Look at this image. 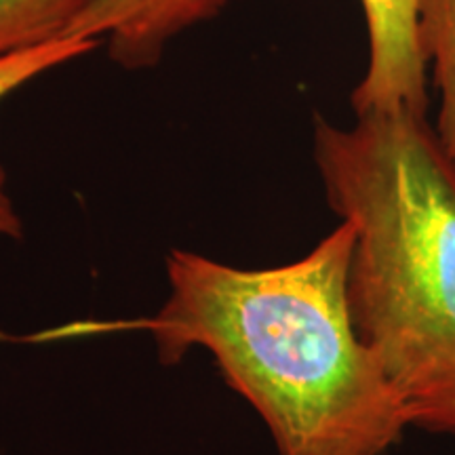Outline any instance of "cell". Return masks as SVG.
Segmentation results:
<instances>
[{
  "instance_id": "obj_3",
  "label": "cell",
  "mask_w": 455,
  "mask_h": 455,
  "mask_svg": "<svg viewBox=\"0 0 455 455\" xmlns=\"http://www.w3.org/2000/svg\"><path fill=\"white\" fill-rule=\"evenodd\" d=\"M367 21L365 76L352 91L356 116L428 110V64L419 44V0H361Z\"/></svg>"
},
{
  "instance_id": "obj_6",
  "label": "cell",
  "mask_w": 455,
  "mask_h": 455,
  "mask_svg": "<svg viewBox=\"0 0 455 455\" xmlns=\"http://www.w3.org/2000/svg\"><path fill=\"white\" fill-rule=\"evenodd\" d=\"M91 0H0V57L64 41Z\"/></svg>"
},
{
  "instance_id": "obj_2",
  "label": "cell",
  "mask_w": 455,
  "mask_h": 455,
  "mask_svg": "<svg viewBox=\"0 0 455 455\" xmlns=\"http://www.w3.org/2000/svg\"><path fill=\"white\" fill-rule=\"evenodd\" d=\"M327 203L355 228L352 321L411 413L455 439V167L426 116L315 118Z\"/></svg>"
},
{
  "instance_id": "obj_1",
  "label": "cell",
  "mask_w": 455,
  "mask_h": 455,
  "mask_svg": "<svg viewBox=\"0 0 455 455\" xmlns=\"http://www.w3.org/2000/svg\"><path fill=\"white\" fill-rule=\"evenodd\" d=\"M352 249L348 221L275 268H235L175 249L156 315L72 323L41 339L146 331L164 365L207 350L226 384L258 411L278 455H388L413 419L352 321Z\"/></svg>"
},
{
  "instance_id": "obj_5",
  "label": "cell",
  "mask_w": 455,
  "mask_h": 455,
  "mask_svg": "<svg viewBox=\"0 0 455 455\" xmlns=\"http://www.w3.org/2000/svg\"><path fill=\"white\" fill-rule=\"evenodd\" d=\"M419 44L441 98L436 140L455 167V0H419Z\"/></svg>"
},
{
  "instance_id": "obj_4",
  "label": "cell",
  "mask_w": 455,
  "mask_h": 455,
  "mask_svg": "<svg viewBox=\"0 0 455 455\" xmlns=\"http://www.w3.org/2000/svg\"><path fill=\"white\" fill-rule=\"evenodd\" d=\"M230 0H91L64 38L106 43L123 68H148L192 26L213 20Z\"/></svg>"
},
{
  "instance_id": "obj_7",
  "label": "cell",
  "mask_w": 455,
  "mask_h": 455,
  "mask_svg": "<svg viewBox=\"0 0 455 455\" xmlns=\"http://www.w3.org/2000/svg\"><path fill=\"white\" fill-rule=\"evenodd\" d=\"M98 47L100 43L64 38V41L44 44V47L0 57V104L11 93H15L17 89H21L41 74L55 70V68L64 66L68 61L78 60V57L87 55Z\"/></svg>"
},
{
  "instance_id": "obj_8",
  "label": "cell",
  "mask_w": 455,
  "mask_h": 455,
  "mask_svg": "<svg viewBox=\"0 0 455 455\" xmlns=\"http://www.w3.org/2000/svg\"><path fill=\"white\" fill-rule=\"evenodd\" d=\"M21 232H24V226L7 190V173L0 167V236L21 238Z\"/></svg>"
}]
</instances>
